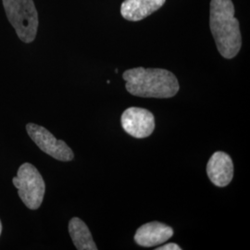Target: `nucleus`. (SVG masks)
<instances>
[{
  "label": "nucleus",
  "mask_w": 250,
  "mask_h": 250,
  "mask_svg": "<svg viewBox=\"0 0 250 250\" xmlns=\"http://www.w3.org/2000/svg\"><path fill=\"white\" fill-rule=\"evenodd\" d=\"M126 90L140 98L170 99L180 89L176 76L164 69H146L138 67L124 72Z\"/></svg>",
  "instance_id": "nucleus-1"
},
{
  "label": "nucleus",
  "mask_w": 250,
  "mask_h": 250,
  "mask_svg": "<svg viewBox=\"0 0 250 250\" xmlns=\"http://www.w3.org/2000/svg\"><path fill=\"white\" fill-rule=\"evenodd\" d=\"M209 26L220 54L227 60L234 58L241 49L242 37L232 0H211Z\"/></svg>",
  "instance_id": "nucleus-2"
},
{
  "label": "nucleus",
  "mask_w": 250,
  "mask_h": 250,
  "mask_svg": "<svg viewBox=\"0 0 250 250\" xmlns=\"http://www.w3.org/2000/svg\"><path fill=\"white\" fill-rule=\"evenodd\" d=\"M9 22L24 43L35 40L38 28V14L33 0H3Z\"/></svg>",
  "instance_id": "nucleus-3"
},
{
  "label": "nucleus",
  "mask_w": 250,
  "mask_h": 250,
  "mask_svg": "<svg viewBox=\"0 0 250 250\" xmlns=\"http://www.w3.org/2000/svg\"><path fill=\"white\" fill-rule=\"evenodd\" d=\"M12 183L18 189L19 197L28 208L37 209L41 206L45 196V181L34 165L31 163L21 165Z\"/></svg>",
  "instance_id": "nucleus-4"
},
{
  "label": "nucleus",
  "mask_w": 250,
  "mask_h": 250,
  "mask_svg": "<svg viewBox=\"0 0 250 250\" xmlns=\"http://www.w3.org/2000/svg\"><path fill=\"white\" fill-rule=\"evenodd\" d=\"M27 133L36 146L43 152L61 161H71L74 154L71 147L62 140H58L45 128L35 124L26 125Z\"/></svg>",
  "instance_id": "nucleus-5"
},
{
  "label": "nucleus",
  "mask_w": 250,
  "mask_h": 250,
  "mask_svg": "<svg viewBox=\"0 0 250 250\" xmlns=\"http://www.w3.org/2000/svg\"><path fill=\"white\" fill-rule=\"evenodd\" d=\"M121 123L125 132L135 138H146L155 129V117L142 107L127 108L122 115Z\"/></svg>",
  "instance_id": "nucleus-6"
},
{
  "label": "nucleus",
  "mask_w": 250,
  "mask_h": 250,
  "mask_svg": "<svg viewBox=\"0 0 250 250\" xmlns=\"http://www.w3.org/2000/svg\"><path fill=\"white\" fill-rule=\"evenodd\" d=\"M207 173L216 187L224 188L228 186L233 177L232 158L225 152H215L208 162Z\"/></svg>",
  "instance_id": "nucleus-7"
},
{
  "label": "nucleus",
  "mask_w": 250,
  "mask_h": 250,
  "mask_svg": "<svg viewBox=\"0 0 250 250\" xmlns=\"http://www.w3.org/2000/svg\"><path fill=\"white\" fill-rule=\"evenodd\" d=\"M172 235L173 230L170 226L159 222H151L137 229L134 241L140 247L151 248L168 241Z\"/></svg>",
  "instance_id": "nucleus-8"
},
{
  "label": "nucleus",
  "mask_w": 250,
  "mask_h": 250,
  "mask_svg": "<svg viewBox=\"0 0 250 250\" xmlns=\"http://www.w3.org/2000/svg\"><path fill=\"white\" fill-rule=\"evenodd\" d=\"M166 0H125L121 6V13L130 21H139L159 10Z\"/></svg>",
  "instance_id": "nucleus-9"
},
{
  "label": "nucleus",
  "mask_w": 250,
  "mask_h": 250,
  "mask_svg": "<svg viewBox=\"0 0 250 250\" xmlns=\"http://www.w3.org/2000/svg\"><path fill=\"white\" fill-rule=\"evenodd\" d=\"M69 232L75 248L78 250H98L87 225L74 217L69 223Z\"/></svg>",
  "instance_id": "nucleus-10"
},
{
  "label": "nucleus",
  "mask_w": 250,
  "mask_h": 250,
  "mask_svg": "<svg viewBox=\"0 0 250 250\" xmlns=\"http://www.w3.org/2000/svg\"><path fill=\"white\" fill-rule=\"evenodd\" d=\"M157 250H182L181 247L178 246L177 244H174V243H170V244H166L162 247L160 248H157Z\"/></svg>",
  "instance_id": "nucleus-11"
},
{
  "label": "nucleus",
  "mask_w": 250,
  "mask_h": 250,
  "mask_svg": "<svg viewBox=\"0 0 250 250\" xmlns=\"http://www.w3.org/2000/svg\"><path fill=\"white\" fill-rule=\"evenodd\" d=\"M1 232H2V224H1V221H0V234H1Z\"/></svg>",
  "instance_id": "nucleus-12"
}]
</instances>
